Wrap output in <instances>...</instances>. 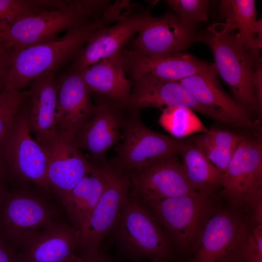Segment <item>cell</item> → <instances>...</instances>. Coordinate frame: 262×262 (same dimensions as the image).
Segmentation results:
<instances>
[{
  "mask_svg": "<svg viewBox=\"0 0 262 262\" xmlns=\"http://www.w3.org/2000/svg\"><path fill=\"white\" fill-rule=\"evenodd\" d=\"M106 0H48L16 17L0 34L10 47L22 48L58 37L59 34L102 16Z\"/></svg>",
  "mask_w": 262,
  "mask_h": 262,
  "instance_id": "cell-1",
  "label": "cell"
},
{
  "mask_svg": "<svg viewBox=\"0 0 262 262\" xmlns=\"http://www.w3.org/2000/svg\"><path fill=\"white\" fill-rule=\"evenodd\" d=\"M118 19L117 13L110 10L99 18L68 30L62 38L26 47H11L7 88L21 90L41 74L55 72L74 59L96 31Z\"/></svg>",
  "mask_w": 262,
  "mask_h": 262,
  "instance_id": "cell-2",
  "label": "cell"
},
{
  "mask_svg": "<svg viewBox=\"0 0 262 262\" xmlns=\"http://www.w3.org/2000/svg\"><path fill=\"white\" fill-rule=\"evenodd\" d=\"M197 37L210 48L217 73L229 86L234 99L250 115H261L253 84L261 56L246 48L237 33L229 31L223 23L209 26Z\"/></svg>",
  "mask_w": 262,
  "mask_h": 262,
  "instance_id": "cell-3",
  "label": "cell"
},
{
  "mask_svg": "<svg viewBox=\"0 0 262 262\" xmlns=\"http://www.w3.org/2000/svg\"><path fill=\"white\" fill-rule=\"evenodd\" d=\"M110 233L118 251L132 260L147 258L167 262L173 252L168 235L151 210L129 196Z\"/></svg>",
  "mask_w": 262,
  "mask_h": 262,
  "instance_id": "cell-4",
  "label": "cell"
},
{
  "mask_svg": "<svg viewBox=\"0 0 262 262\" xmlns=\"http://www.w3.org/2000/svg\"><path fill=\"white\" fill-rule=\"evenodd\" d=\"M47 194L33 185H12L0 200V239L16 250L31 234L59 220Z\"/></svg>",
  "mask_w": 262,
  "mask_h": 262,
  "instance_id": "cell-5",
  "label": "cell"
},
{
  "mask_svg": "<svg viewBox=\"0 0 262 262\" xmlns=\"http://www.w3.org/2000/svg\"><path fill=\"white\" fill-rule=\"evenodd\" d=\"M152 212L174 248L195 252L204 228L216 211L212 194L198 193L142 203Z\"/></svg>",
  "mask_w": 262,
  "mask_h": 262,
  "instance_id": "cell-6",
  "label": "cell"
},
{
  "mask_svg": "<svg viewBox=\"0 0 262 262\" xmlns=\"http://www.w3.org/2000/svg\"><path fill=\"white\" fill-rule=\"evenodd\" d=\"M0 158L10 186L33 185L52 195L46 178L48 153L33 138L21 106L0 144Z\"/></svg>",
  "mask_w": 262,
  "mask_h": 262,
  "instance_id": "cell-7",
  "label": "cell"
},
{
  "mask_svg": "<svg viewBox=\"0 0 262 262\" xmlns=\"http://www.w3.org/2000/svg\"><path fill=\"white\" fill-rule=\"evenodd\" d=\"M140 110L130 108L122 139L115 148L112 166L130 176L164 158L176 155L181 141L155 132L140 118Z\"/></svg>",
  "mask_w": 262,
  "mask_h": 262,
  "instance_id": "cell-8",
  "label": "cell"
},
{
  "mask_svg": "<svg viewBox=\"0 0 262 262\" xmlns=\"http://www.w3.org/2000/svg\"><path fill=\"white\" fill-rule=\"evenodd\" d=\"M251 230L235 211H216L208 221L191 262H244Z\"/></svg>",
  "mask_w": 262,
  "mask_h": 262,
  "instance_id": "cell-9",
  "label": "cell"
},
{
  "mask_svg": "<svg viewBox=\"0 0 262 262\" xmlns=\"http://www.w3.org/2000/svg\"><path fill=\"white\" fill-rule=\"evenodd\" d=\"M222 196L234 211L249 206L262 196V141L245 136L235 149L223 173Z\"/></svg>",
  "mask_w": 262,
  "mask_h": 262,
  "instance_id": "cell-10",
  "label": "cell"
},
{
  "mask_svg": "<svg viewBox=\"0 0 262 262\" xmlns=\"http://www.w3.org/2000/svg\"><path fill=\"white\" fill-rule=\"evenodd\" d=\"M95 106L94 114L76 132L73 141L91 162L101 165L107 151L121 141L130 108L105 97L100 98Z\"/></svg>",
  "mask_w": 262,
  "mask_h": 262,
  "instance_id": "cell-11",
  "label": "cell"
},
{
  "mask_svg": "<svg viewBox=\"0 0 262 262\" xmlns=\"http://www.w3.org/2000/svg\"><path fill=\"white\" fill-rule=\"evenodd\" d=\"M176 155L162 159L131 174L129 197L145 203L198 193Z\"/></svg>",
  "mask_w": 262,
  "mask_h": 262,
  "instance_id": "cell-12",
  "label": "cell"
},
{
  "mask_svg": "<svg viewBox=\"0 0 262 262\" xmlns=\"http://www.w3.org/2000/svg\"><path fill=\"white\" fill-rule=\"evenodd\" d=\"M151 16L141 6L130 5L112 26L96 31L73 59L72 69L80 70L99 61L118 55L127 42L144 27Z\"/></svg>",
  "mask_w": 262,
  "mask_h": 262,
  "instance_id": "cell-13",
  "label": "cell"
},
{
  "mask_svg": "<svg viewBox=\"0 0 262 262\" xmlns=\"http://www.w3.org/2000/svg\"><path fill=\"white\" fill-rule=\"evenodd\" d=\"M110 166L106 186L80 231L79 248L82 251V254L98 250L101 240L112 230L129 197L130 177L115 169L111 164Z\"/></svg>",
  "mask_w": 262,
  "mask_h": 262,
  "instance_id": "cell-14",
  "label": "cell"
},
{
  "mask_svg": "<svg viewBox=\"0 0 262 262\" xmlns=\"http://www.w3.org/2000/svg\"><path fill=\"white\" fill-rule=\"evenodd\" d=\"M21 108L34 139L47 152L57 143L56 130L58 81L48 71L33 79Z\"/></svg>",
  "mask_w": 262,
  "mask_h": 262,
  "instance_id": "cell-15",
  "label": "cell"
},
{
  "mask_svg": "<svg viewBox=\"0 0 262 262\" xmlns=\"http://www.w3.org/2000/svg\"><path fill=\"white\" fill-rule=\"evenodd\" d=\"M214 64L204 71L184 78L180 82L195 99L212 114V118L232 127L257 130L246 109L223 90Z\"/></svg>",
  "mask_w": 262,
  "mask_h": 262,
  "instance_id": "cell-16",
  "label": "cell"
},
{
  "mask_svg": "<svg viewBox=\"0 0 262 262\" xmlns=\"http://www.w3.org/2000/svg\"><path fill=\"white\" fill-rule=\"evenodd\" d=\"M79 244V231L59 220L31 234L16 253L20 262H81Z\"/></svg>",
  "mask_w": 262,
  "mask_h": 262,
  "instance_id": "cell-17",
  "label": "cell"
},
{
  "mask_svg": "<svg viewBox=\"0 0 262 262\" xmlns=\"http://www.w3.org/2000/svg\"><path fill=\"white\" fill-rule=\"evenodd\" d=\"M195 29L183 23L173 13L151 15L138 33L131 50L148 56L182 52L197 38Z\"/></svg>",
  "mask_w": 262,
  "mask_h": 262,
  "instance_id": "cell-18",
  "label": "cell"
},
{
  "mask_svg": "<svg viewBox=\"0 0 262 262\" xmlns=\"http://www.w3.org/2000/svg\"><path fill=\"white\" fill-rule=\"evenodd\" d=\"M57 81L56 132L58 137L73 140L95 112L92 93L77 70L71 69Z\"/></svg>",
  "mask_w": 262,
  "mask_h": 262,
  "instance_id": "cell-19",
  "label": "cell"
},
{
  "mask_svg": "<svg viewBox=\"0 0 262 262\" xmlns=\"http://www.w3.org/2000/svg\"><path fill=\"white\" fill-rule=\"evenodd\" d=\"M125 73L132 81L155 79L180 82L207 69L211 64L183 51L171 54L148 56L131 50L121 52Z\"/></svg>",
  "mask_w": 262,
  "mask_h": 262,
  "instance_id": "cell-20",
  "label": "cell"
},
{
  "mask_svg": "<svg viewBox=\"0 0 262 262\" xmlns=\"http://www.w3.org/2000/svg\"><path fill=\"white\" fill-rule=\"evenodd\" d=\"M48 154L47 183L51 194L60 200L97 165L84 155L71 139L59 137Z\"/></svg>",
  "mask_w": 262,
  "mask_h": 262,
  "instance_id": "cell-21",
  "label": "cell"
},
{
  "mask_svg": "<svg viewBox=\"0 0 262 262\" xmlns=\"http://www.w3.org/2000/svg\"><path fill=\"white\" fill-rule=\"evenodd\" d=\"M126 104L138 110L164 106L185 107L212 118L211 113L201 105L180 82L155 79L134 80L131 95Z\"/></svg>",
  "mask_w": 262,
  "mask_h": 262,
  "instance_id": "cell-22",
  "label": "cell"
},
{
  "mask_svg": "<svg viewBox=\"0 0 262 262\" xmlns=\"http://www.w3.org/2000/svg\"><path fill=\"white\" fill-rule=\"evenodd\" d=\"M109 163L96 165L61 200L71 226L79 232L97 203L108 180Z\"/></svg>",
  "mask_w": 262,
  "mask_h": 262,
  "instance_id": "cell-23",
  "label": "cell"
},
{
  "mask_svg": "<svg viewBox=\"0 0 262 262\" xmlns=\"http://www.w3.org/2000/svg\"><path fill=\"white\" fill-rule=\"evenodd\" d=\"M77 71L92 93L120 103L128 102L133 82L126 76L121 52Z\"/></svg>",
  "mask_w": 262,
  "mask_h": 262,
  "instance_id": "cell-24",
  "label": "cell"
},
{
  "mask_svg": "<svg viewBox=\"0 0 262 262\" xmlns=\"http://www.w3.org/2000/svg\"><path fill=\"white\" fill-rule=\"evenodd\" d=\"M186 176L197 193L211 195L222 186L223 173L207 158L195 144L181 141L179 148Z\"/></svg>",
  "mask_w": 262,
  "mask_h": 262,
  "instance_id": "cell-25",
  "label": "cell"
},
{
  "mask_svg": "<svg viewBox=\"0 0 262 262\" xmlns=\"http://www.w3.org/2000/svg\"><path fill=\"white\" fill-rule=\"evenodd\" d=\"M220 14L227 29L237 30L243 44L256 55L260 56L255 33L257 11L253 0H223L219 4Z\"/></svg>",
  "mask_w": 262,
  "mask_h": 262,
  "instance_id": "cell-26",
  "label": "cell"
},
{
  "mask_svg": "<svg viewBox=\"0 0 262 262\" xmlns=\"http://www.w3.org/2000/svg\"><path fill=\"white\" fill-rule=\"evenodd\" d=\"M245 135L213 128L195 136L191 142L196 145L207 158L223 173L240 142Z\"/></svg>",
  "mask_w": 262,
  "mask_h": 262,
  "instance_id": "cell-27",
  "label": "cell"
},
{
  "mask_svg": "<svg viewBox=\"0 0 262 262\" xmlns=\"http://www.w3.org/2000/svg\"><path fill=\"white\" fill-rule=\"evenodd\" d=\"M159 123L167 131L177 138L208 130L193 110L185 107H167L163 109Z\"/></svg>",
  "mask_w": 262,
  "mask_h": 262,
  "instance_id": "cell-28",
  "label": "cell"
},
{
  "mask_svg": "<svg viewBox=\"0 0 262 262\" xmlns=\"http://www.w3.org/2000/svg\"><path fill=\"white\" fill-rule=\"evenodd\" d=\"M166 3L184 24L196 28L199 22L207 23L210 1L207 0H168Z\"/></svg>",
  "mask_w": 262,
  "mask_h": 262,
  "instance_id": "cell-29",
  "label": "cell"
},
{
  "mask_svg": "<svg viewBox=\"0 0 262 262\" xmlns=\"http://www.w3.org/2000/svg\"><path fill=\"white\" fill-rule=\"evenodd\" d=\"M28 93L6 88L0 95V144L3 140Z\"/></svg>",
  "mask_w": 262,
  "mask_h": 262,
  "instance_id": "cell-30",
  "label": "cell"
},
{
  "mask_svg": "<svg viewBox=\"0 0 262 262\" xmlns=\"http://www.w3.org/2000/svg\"><path fill=\"white\" fill-rule=\"evenodd\" d=\"M44 0H0V34L18 16L42 5Z\"/></svg>",
  "mask_w": 262,
  "mask_h": 262,
  "instance_id": "cell-31",
  "label": "cell"
},
{
  "mask_svg": "<svg viewBox=\"0 0 262 262\" xmlns=\"http://www.w3.org/2000/svg\"><path fill=\"white\" fill-rule=\"evenodd\" d=\"M11 48L5 42L0 40V95L7 88L10 72Z\"/></svg>",
  "mask_w": 262,
  "mask_h": 262,
  "instance_id": "cell-32",
  "label": "cell"
},
{
  "mask_svg": "<svg viewBox=\"0 0 262 262\" xmlns=\"http://www.w3.org/2000/svg\"><path fill=\"white\" fill-rule=\"evenodd\" d=\"M260 110L262 111V67L261 62L256 66L253 82Z\"/></svg>",
  "mask_w": 262,
  "mask_h": 262,
  "instance_id": "cell-33",
  "label": "cell"
},
{
  "mask_svg": "<svg viewBox=\"0 0 262 262\" xmlns=\"http://www.w3.org/2000/svg\"><path fill=\"white\" fill-rule=\"evenodd\" d=\"M0 262H20L17 253L0 239Z\"/></svg>",
  "mask_w": 262,
  "mask_h": 262,
  "instance_id": "cell-34",
  "label": "cell"
},
{
  "mask_svg": "<svg viewBox=\"0 0 262 262\" xmlns=\"http://www.w3.org/2000/svg\"><path fill=\"white\" fill-rule=\"evenodd\" d=\"M249 206L252 210V221L254 227L262 226V196L253 200Z\"/></svg>",
  "mask_w": 262,
  "mask_h": 262,
  "instance_id": "cell-35",
  "label": "cell"
},
{
  "mask_svg": "<svg viewBox=\"0 0 262 262\" xmlns=\"http://www.w3.org/2000/svg\"><path fill=\"white\" fill-rule=\"evenodd\" d=\"M10 187V181L6 169L0 158V200Z\"/></svg>",
  "mask_w": 262,
  "mask_h": 262,
  "instance_id": "cell-36",
  "label": "cell"
},
{
  "mask_svg": "<svg viewBox=\"0 0 262 262\" xmlns=\"http://www.w3.org/2000/svg\"><path fill=\"white\" fill-rule=\"evenodd\" d=\"M246 260L247 262H262V252L259 249L256 245L252 234L250 237Z\"/></svg>",
  "mask_w": 262,
  "mask_h": 262,
  "instance_id": "cell-37",
  "label": "cell"
},
{
  "mask_svg": "<svg viewBox=\"0 0 262 262\" xmlns=\"http://www.w3.org/2000/svg\"><path fill=\"white\" fill-rule=\"evenodd\" d=\"M81 257V262H114L99 250L92 253L83 254Z\"/></svg>",
  "mask_w": 262,
  "mask_h": 262,
  "instance_id": "cell-38",
  "label": "cell"
},
{
  "mask_svg": "<svg viewBox=\"0 0 262 262\" xmlns=\"http://www.w3.org/2000/svg\"><path fill=\"white\" fill-rule=\"evenodd\" d=\"M251 232L256 245L262 251V226H254Z\"/></svg>",
  "mask_w": 262,
  "mask_h": 262,
  "instance_id": "cell-39",
  "label": "cell"
},
{
  "mask_svg": "<svg viewBox=\"0 0 262 262\" xmlns=\"http://www.w3.org/2000/svg\"><path fill=\"white\" fill-rule=\"evenodd\" d=\"M255 33L257 38V42L259 49H261L262 46V18L257 20Z\"/></svg>",
  "mask_w": 262,
  "mask_h": 262,
  "instance_id": "cell-40",
  "label": "cell"
},
{
  "mask_svg": "<svg viewBox=\"0 0 262 262\" xmlns=\"http://www.w3.org/2000/svg\"><path fill=\"white\" fill-rule=\"evenodd\" d=\"M133 262H140L138 261V260H133ZM150 262H165L163 261L158 260H152Z\"/></svg>",
  "mask_w": 262,
  "mask_h": 262,
  "instance_id": "cell-41",
  "label": "cell"
},
{
  "mask_svg": "<svg viewBox=\"0 0 262 262\" xmlns=\"http://www.w3.org/2000/svg\"><path fill=\"white\" fill-rule=\"evenodd\" d=\"M244 262H247V260H246Z\"/></svg>",
  "mask_w": 262,
  "mask_h": 262,
  "instance_id": "cell-42",
  "label": "cell"
}]
</instances>
